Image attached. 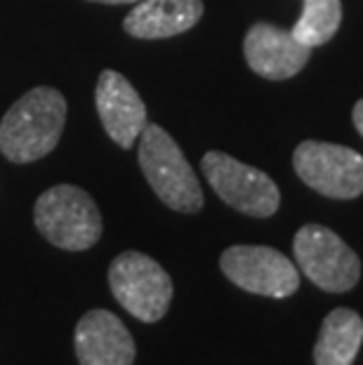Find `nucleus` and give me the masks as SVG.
<instances>
[{
	"instance_id": "2eb2a0df",
	"label": "nucleus",
	"mask_w": 363,
	"mask_h": 365,
	"mask_svg": "<svg viewBox=\"0 0 363 365\" xmlns=\"http://www.w3.org/2000/svg\"><path fill=\"white\" fill-rule=\"evenodd\" d=\"M354 125H357V130H359V135L363 137V99L361 102H357V106H354Z\"/></svg>"
},
{
	"instance_id": "f03ea898",
	"label": "nucleus",
	"mask_w": 363,
	"mask_h": 365,
	"mask_svg": "<svg viewBox=\"0 0 363 365\" xmlns=\"http://www.w3.org/2000/svg\"><path fill=\"white\" fill-rule=\"evenodd\" d=\"M137 158L144 180L170 210L194 215L203 207V191L196 173L175 139L156 123H146Z\"/></svg>"
},
{
	"instance_id": "ddd939ff",
	"label": "nucleus",
	"mask_w": 363,
	"mask_h": 365,
	"mask_svg": "<svg viewBox=\"0 0 363 365\" xmlns=\"http://www.w3.org/2000/svg\"><path fill=\"white\" fill-rule=\"evenodd\" d=\"M363 341V321L352 309H333L323 318L314 346L316 365H354Z\"/></svg>"
},
{
	"instance_id": "f8f14e48",
	"label": "nucleus",
	"mask_w": 363,
	"mask_h": 365,
	"mask_svg": "<svg viewBox=\"0 0 363 365\" xmlns=\"http://www.w3.org/2000/svg\"><path fill=\"white\" fill-rule=\"evenodd\" d=\"M203 10V0H140L123 21V29L142 41L173 38L194 29Z\"/></svg>"
},
{
	"instance_id": "9b49d317",
	"label": "nucleus",
	"mask_w": 363,
	"mask_h": 365,
	"mask_svg": "<svg viewBox=\"0 0 363 365\" xmlns=\"http://www.w3.org/2000/svg\"><path fill=\"white\" fill-rule=\"evenodd\" d=\"M73 346L81 365H133L137 356L126 323L106 309H92L81 318Z\"/></svg>"
},
{
	"instance_id": "f257e3e1",
	"label": "nucleus",
	"mask_w": 363,
	"mask_h": 365,
	"mask_svg": "<svg viewBox=\"0 0 363 365\" xmlns=\"http://www.w3.org/2000/svg\"><path fill=\"white\" fill-rule=\"evenodd\" d=\"M66 123V99L55 88L21 95L0 120V153L10 163L45 158L59 144Z\"/></svg>"
},
{
	"instance_id": "39448f33",
	"label": "nucleus",
	"mask_w": 363,
	"mask_h": 365,
	"mask_svg": "<svg viewBox=\"0 0 363 365\" xmlns=\"http://www.w3.org/2000/svg\"><path fill=\"white\" fill-rule=\"evenodd\" d=\"M205 180L229 207L248 217H272L281 205L276 182L262 170L245 165L229 153L208 151L200 160Z\"/></svg>"
},
{
	"instance_id": "0eeeda50",
	"label": "nucleus",
	"mask_w": 363,
	"mask_h": 365,
	"mask_svg": "<svg viewBox=\"0 0 363 365\" xmlns=\"http://www.w3.org/2000/svg\"><path fill=\"white\" fill-rule=\"evenodd\" d=\"M292 168L309 189L326 198L349 200L363 193V156L347 146L302 142L292 153Z\"/></svg>"
},
{
	"instance_id": "20e7f679",
	"label": "nucleus",
	"mask_w": 363,
	"mask_h": 365,
	"mask_svg": "<svg viewBox=\"0 0 363 365\" xmlns=\"http://www.w3.org/2000/svg\"><path fill=\"white\" fill-rule=\"evenodd\" d=\"M109 285L116 302L142 323H158L173 302V278L149 255L121 252L109 267Z\"/></svg>"
},
{
	"instance_id": "423d86ee",
	"label": "nucleus",
	"mask_w": 363,
	"mask_h": 365,
	"mask_svg": "<svg viewBox=\"0 0 363 365\" xmlns=\"http://www.w3.org/2000/svg\"><path fill=\"white\" fill-rule=\"evenodd\" d=\"M292 250L300 271L326 292H347L359 283L361 259L349 245L321 224H305L295 234Z\"/></svg>"
},
{
	"instance_id": "1a4fd4ad",
	"label": "nucleus",
	"mask_w": 363,
	"mask_h": 365,
	"mask_svg": "<svg viewBox=\"0 0 363 365\" xmlns=\"http://www.w3.org/2000/svg\"><path fill=\"white\" fill-rule=\"evenodd\" d=\"M95 104L104 132L121 149H133L146 128V106L126 76L113 68L99 73Z\"/></svg>"
},
{
	"instance_id": "6e6552de",
	"label": "nucleus",
	"mask_w": 363,
	"mask_h": 365,
	"mask_svg": "<svg viewBox=\"0 0 363 365\" xmlns=\"http://www.w3.org/2000/svg\"><path fill=\"white\" fill-rule=\"evenodd\" d=\"M222 274L245 292L285 299L300 287V271L283 252L267 245H231L220 257Z\"/></svg>"
},
{
	"instance_id": "7ed1b4c3",
	"label": "nucleus",
	"mask_w": 363,
	"mask_h": 365,
	"mask_svg": "<svg viewBox=\"0 0 363 365\" xmlns=\"http://www.w3.org/2000/svg\"><path fill=\"white\" fill-rule=\"evenodd\" d=\"M34 222L48 243L68 252L90 250L104 229L97 203L73 184H57L43 191L34 205Z\"/></svg>"
},
{
	"instance_id": "dca6fc26",
	"label": "nucleus",
	"mask_w": 363,
	"mask_h": 365,
	"mask_svg": "<svg viewBox=\"0 0 363 365\" xmlns=\"http://www.w3.org/2000/svg\"><path fill=\"white\" fill-rule=\"evenodd\" d=\"M90 3H104V5H126V3H140V0H90Z\"/></svg>"
},
{
	"instance_id": "9d476101",
	"label": "nucleus",
	"mask_w": 363,
	"mask_h": 365,
	"mask_svg": "<svg viewBox=\"0 0 363 365\" xmlns=\"http://www.w3.org/2000/svg\"><path fill=\"white\" fill-rule=\"evenodd\" d=\"M248 66L267 81H285L297 76L312 57V48L297 41L290 31L257 21L248 29L243 41Z\"/></svg>"
},
{
	"instance_id": "4468645a",
	"label": "nucleus",
	"mask_w": 363,
	"mask_h": 365,
	"mask_svg": "<svg viewBox=\"0 0 363 365\" xmlns=\"http://www.w3.org/2000/svg\"><path fill=\"white\" fill-rule=\"evenodd\" d=\"M339 24H342V3L339 0H305L302 14L290 29V34L314 50L333 41Z\"/></svg>"
}]
</instances>
